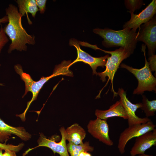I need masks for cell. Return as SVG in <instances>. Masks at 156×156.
<instances>
[{"label":"cell","mask_w":156,"mask_h":156,"mask_svg":"<svg viewBox=\"0 0 156 156\" xmlns=\"http://www.w3.org/2000/svg\"><path fill=\"white\" fill-rule=\"evenodd\" d=\"M5 11L8 21L7 25L3 28L11 42L8 49V53H10L14 50L26 51L27 44L34 45L35 44V36L28 34L23 27L22 16L15 5L9 4Z\"/></svg>","instance_id":"obj_1"},{"label":"cell","mask_w":156,"mask_h":156,"mask_svg":"<svg viewBox=\"0 0 156 156\" xmlns=\"http://www.w3.org/2000/svg\"><path fill=\"white\" fill-rule=\"evenodd\" d=\"M70 60L62 61L61 63L56 66L53 74L47 77H42L37 81H34L30 75L23 72L21 66L17 64L14 66L15 70L21 76V79L24 82L25 90L23 96H24L28 92H31L32 94L31 100L27 103L26 108L22 114L16 115L20 117L23 121L25 120V115L29 106L32 102L36 100L38 94L44 85L51 78L59 75H62L73 76V73L69 68L71 63Z\"/></svg>","instance_id":"obj_2"},{"label":"cell","mask_w":156,"mask_h":156,"mask_svg":"<svg viewBox=\"0 0 156 156\" xmlns=\"http://www.w3.org/2000/svg\"><path fill=\"white\" fill-rule=\"evenodd\" d=\"M93 32L103 39V45L106 48L120 47L129 51L132 54L135 49L137 42L138 33L128 28L119 30L109 28H95Z\"/></svg>","instance_id":"obj_3"},{"label":"cell","mask_w":156,"mask_h":156,"mask_svg":"<svg viewBox=\"0 0 156 156\" xmlns=\"http://www.w3.org/2000/svg\"><path fill=\"white\" fill-rule=\"evenodd\" d=\"M146 45L142 44L141 50L144 53L145 59V64L144 67L138 69L124 63L120 65L121 68H125L132 73L138 81V86L134 90L133 94H142L146 91H154L155 92L156 91V79L152 75L148 62L146 60Z\"/></svg>","instance_id":"obj_4"},{"label":"cell","mask_w":156,"mask_h":156,"mask_svg":"<svg viewBox=\"0 0 156 156\" xmlns=\"http://www.w3.org/2000/svg\"><path fill=\"white\" fill-rule=\"evenodd\" d=\"M100 50L105 53L110 54L111 56L109 57L107 59L105 66L106 67L105 70L103 72L97 73V75L100 77V79L103 82L106 81V78L108 77L107 81L104 87L107 85L109 80L111 81L112 90L113 92L114 98L118 95L117 92H115L114 89L113 85L115 74L122 61L129 57L132 54L129 51L122 47L114 51H107L101 49Z\"/></svg>","instance_id":"obj_5"},{"label":"cell","mask_w":156,"mask_h":156,"mask_svg":"<svg viewBox=\"0 0 156 156\" xmlns=\"http://www.w3.org/2000/svg\"><path fill=\"white\" fill-rule=\"evenodd\" d=\"M60 131L62 138L59 142H56L57 139L60 138L59 135H55L49 138H47L43 133H41L38 140V145L34 148H29L24 152L23 156H25L30 151L40 146H44L50 148L54 154L57 153L60 156H69L66 143L65 129L64 127H62L60 129Z\"/></svg>","instance_id":"obj_6"},{"label":"cell","mask_w":156,"mask_h":156,"mask_svg":"<svg viewBox=\"0 0 156 156\" xmlns=\"http://www.w3.org/2000/svg\"><path fill=\"white\" fill-rule=\"evenodd\" d=\"M155 127L151 120L144 124L129 126L125 129L120 133L118 139L117 147L120 153L122 154L125 152V146L130 140L153 130Z\"/></svg>","instance_id":"obj_7"},{"label":"cell","mask_w":156,"mask_h":156,"mask_svg":"<svg viewBox=\"0 0 156 156\" xmlns=\"http://www.w3.org/2000/svg\"><path fill=\"white\" fill-rule=\"evenodd\" d=\"M137 40L145 44L148 55L154 54L156 48V18L154 16L147 22L142 25L138 32Z\"/></svg>","instance_id":"obj_8"},{"label":"cell","mask_w":156,"mask_h":156,"mask_svg":"<svg viewBox=\"0 0 156 156\" xmlns=\"http://www.w3.org/2000/svg\"><path fill=\"white\" fill-rule=\"evenodd\" d=\"M70 46H74L76 49L77 57L76 60L70 64L71 66L76 62H83L89 64L92 70L93 75H97V73L96 70L99 66L103 68L105 66L109 55L100 57H94L82 50L80 47L79 41L74 38L71 39L69 42Z\"/></svg>","instance_id":"obj_9"},{"label":"cell","mask_w":156,"mask_h":156,"mask_svg":"<svg viewBox=\"0 0 156 156\" xmlns=\"http://www.w3.org/2000/svg\"><path fill=\"white\" fill-rule=\"evenodd\" d=\"M117 93L120 97L119 101L127 114L129 126L144 124L151 120L148 118H141L136 115L135 113L137 109L142 107V103H139L135 104L132 103L128 100L127 97L126 92L122 88H119Z\"/></svg>","instance_id":"obj_10"},{"label":"cell","mask_w":156,"mask_h":156,"mask_svg":"<svg viewBox=\"0 0 156 156\" xmlns=\"http://www.w3.org/2000/svg\"><path fill=\"white\" fill-rule=\"evenodd\" d=\"M88 132L95 138L106 145L111 146L114 144L109 135V128L106 120L99 118L91 120L87 125Z\"/></svg>","instance_id":"obj_11"},{"label":"cell","mask_w":156,"mask_h":156,"mask_svg":"<svg viewBox=\"0 0 156 156\" xmlns=\"http://www.w3.org/2000/svg\"><path fill=\"white\" fill-rule=\"evenodd\" d=\"M156 13V0H153L139 14H130V19L125 23L123 28H128L136 31L140 26L151 19Z\"/></svg>","instance_id":"obj_12"},{"label":"cell","mask_w":156,"mask_h":156,"mask_svg":"<svg viewBox=\"0 0 156 156\" xmlns=\"http://www.w3.org/2000/svg\"><path fill=\"white\" fill-rule=\"evenodd\" d=\"M156 145V129L148 131L136 138L130 153L131 156L144 154L146 151Z\"/></svg>","instance_id":"obj_13"},{"label":"cell","mask_w":156,"mask_h":156,"mask_svg":"<svg viewBox=\"0 0 156 156\" xmlns=\"http://www.w3.org/2000/svg\"><path fill=\"white\" fill-rule=\"evenodd\" d=\"M12 134L16 135L25 141L29 140L31 137V134L27 132L24 127L12 126L0 118V142H6Z\"/></svg>","instance_id":"obj_14"},{"label":"cell","mask_w":156,"mask_h":156,"mask_svg":"<svg viewBox=\"0 0 156 156\" xmlns=\"http://www.w3.org/2000/svg\"><path fill=\"white\" fill-rule=\"evenodd\" d=\"M95 114L97 118L106 120L108 118L115 117H121L125 120L128 119L127 114L119 100L116 101L107 110L96 109Z\"/></svg>","instance_id":"obj_15"},{"label":"cell","mask_w":156,"mask_h":156,"mask_svg":"<svg viewBox=\"0 0 156 156\" xmlns=\"http://www.w3.org/2000/svg\"><path fill=\"white\" fill-rule=\"evenodd\" d=\"M65 130L66 139L69 142L77 145L83 143V140L86 137V132L78 124H74Z\"/></svg>","instance_id":"obj_16"},{"label":"cell","mask_w":156,"mask_h":156,"mask_svg":"<svg viewBox=\"0 0 156 156\" xmlns=\"http://www.w3.org/2000/svg\"><path fill=\"white\" fill-rule=\"evenodd\" d=\"M15 1L18 4L19 13L22 17L26 14L28 24L31 25L32 23L29 18L28 13L35 18L37 12L39 11L36 0H17Z\"/></svg>","instance_id":"obj_17"},{"label":"cell","mask_w":156,"mask_h":156,"mask_svg":"<svg viewBox=\"0 0 156 156\" xmlns=\"http://www.w3.org/2000/svg\"><path fill=\"white\" fill-rule=\"evenodd\" d=\"M66 146L68 151L71 156H78L83 151L92 152L94 150V147L90 146L88 142L78 145L69 142Z\"/></svg>","instance_id":"obj_18"},{"label":"cell","mask_w":156,"mask_h":156,"mask_svg":"<svg viewBox=\"0 0 156 156\" xmlns=\"http://www.w3.org/2000/svg\"><path fill=\"white\" fill-rule=\"evenodd\" d=\"M142 107L140 108L144 113L146 117L153 116L156 111V100L149 101L144 95H142Z\"/></svg>","instance_id":"obj_19"},{"label":"cell","mask_w":156,"mask_h":156,"mask_svg":"<svg viewBox=\"0 0 156 156\" xmlns=\"http://www.w3.org/2000/svg\"><path fill=\"white\" fill-rule=\"evenodd\" d=\"M124 2L126 8L129 10L128 12L130 14L134 13L135 11L145 4L142 0H125Z\"/></svg>","instance_id":"obj_20"},{"label":"cell","mask_w":156,"mask_h":156,"mask_svg":"<svg viewBox=\"0 0 156 156\" xmlns=\"http://www.w3.org/2000/svg\"><path fill=\"white\" fill-rule=\"evenodd\" d=\"M24 144L23 143L19 144L17 145H14L11 144H6V142L2 143L0 142V149L3 150H10L14 151L16 153L19 152L23 148Z\"/></svg>","instance_id":"obj_21"},{"label":"cell","mask_w":156,"mask_h":156,"mask_svg":"<svg viewBox=\"0 0 156 156\" xmlns=\"http://www.w3.org/2000/svg\"><path fill=\"white\" fill-rule=\"evenodd\" d=\"M0 32V54L4 47L9 41V39L5 34L3 28L1 26Z\"/></svg>","instance_id":"obj_22"},{"label":"cell","mask_w":156,"mask_h":156,"mask_svg":"<svg viewBox=\"0 0 156 156\" xmlns=\"http://www.w3.org/2000/svg\"><path fill=\"white\" fill-rule=\"evenodd\" d=\"M148 62L151 71H156V55H153L149 56L148 58Z\"/></svg>","instance_id":"obj_23"},{"label":"cell","mask_w":156,"mask_h":156,"mask_svg":"<svg viewBox=\"0 0 156 156\" xmlns=\"http://www.w3.org/2000/svg\"><path fill=\"white\" fill-rule=\"evenodd\" d=\"M46 0H36L37 6L41 14L44 13L46 10Z\"/></svg>","instance_id":"obj_24"},{"label":"cell","mask_w":156,"mask_h":156,"mask_svg":"<svg viewBox=\"0 0 156 156\" xmlns=\"http://www.w3.org/2000/svg\"><path fill=\"white\" fill-rule=\"evenodd\" d=\"M79 44L82 46L90 47L95 50H100V48L98 47L96 45H92L87 42L80 41H79Z\"/></svg>","instance_id":"obj_25"},{"label":"cell","mask_w":156,"mask_h":156,"mask_svg":"<svg viewBox=\"0 0 156 156\" xmlns=\"http://www.w3.org/2000/svg\"><path fill=\"white\" fill-rule=\"evenodd\" d=\"M16 153L14 151L7 150L3 153L2 156H17Z\"/></svg>","instance_id":"obj_26"},{"label":"cell","mask_w":156,"mask_h":156,"mask_svg":"<svg viewBox=\"0 0 156 156\" xmlns=\"http://www.w3.org/2000/svg\"><path fill=\"white\" fill-rule=\"evenodd\" d=\"M8 18L7 16L5 15L3 17L0 18V24L5 23L8 22ZM1 30V28L0 27V32Z\"/></svg>","instance_id":"obj_27"},{"label":"cell","mask_w":156,"mask_h":156,"mask_svg":"<svg viewBox=\"0 0 156 156\" xmlns=\"http://www.w3.org/2000/svg\"><path fill=\"white\" fill-rule=\"evenodd\" d=\"M78 156H92L87 151H82L79 154Z\"/></svg>","instance_id":"obj_28"},{"label":"cell","mask_w":156,"mask_h":156,"mask_svg":"<svg viewBox=\"0 0 156 156\" xmlns=\"http://www.w3.org/2000/svg\"><path fill=\"white\" fill-rule=\"evenodd\" d=\"M137 156H153L152 155H150L145 154V153H144L142 154L138 155Z\"/></svg>","instance_id":"obj_29"},{"label":"cell","mask_w":156,"mask_h":156,"mask_svg":"<svg viewBox=\"0 0 156 156\" xmlns=\"http://www.w3.org/2000/svg\"><path fill=\"white\" fill-rule=\"evenodd\" d=\"M3 150L1 149H0V156H2L3 155Z\"/></svg>","instance_id":"obj_30"},{"label":"cell","mask_w":156,"mask_h":156,"mask_svg":"<svg viewBox=\"0 0 156 156\" xmlns=\"http://www.w3.org/2000/svg\"><path fill=\"white\" fill-rule=\"evenodd\" d=\"M0 66H1V65L0 64ZM3 84L0 83V86H3Z\"/></svg>","instance_id":"obj_31"}]
</instances>
